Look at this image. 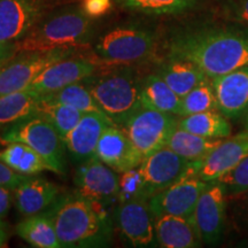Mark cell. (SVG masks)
Instances as JSON below:
<instances>
[{
    "label": "cell",
    "mask_w": 248,
    "mask_h": 248,
    "mask_svg": "<svg viewBox=\"0 0 248 248\" xmlns=\"http://www.w3.org/2000/svg\"><path fill=\"white\" fill-rule=\"evenodd\" d=\"M40 99L67 105V106L76 108L84 114L92 113V111H101L84 79L64 86L54 92L40 95Z\"/></svg>",
    "instance_id": "cell-30"
},
{
    "label": "cell",
    "mask_w": 248,
    "mask_h": 248,
    "mask_svg": "<svg viewBox=\"0 0 248 248\" xmlns=\"http://www.w3.org/2000/svg\"><path fill=\"white\" fill-rule=\"evenodd\" d=\"M36 114L47 121L63 140L84 115V113L74 107L43 99H40Z\"/></svg>",
    "instance_id": "cell-29"
},
{
    "label": "cell",
    "mask_w": 248,
    "mask_h": 248,
    "mask_svg": "<svg viewBox=\"0 0 248 248\" xmlns=\"http://www.w3.org/2000/svg\"><path fill=\"white\" fill-rule=\"evenodd\" d=\"M0 141L6 144L23 142L43 157L47 170L57 173L66 172L64 140L47 121L37 114L1 130Z\"/></svg>",
    "instance_id": "cell-5"
},
{
    "label": "cell",
    "mask_w": 248,
    "mask_h": 248,
    "mask_svg": "<svg viewBox=\"0 0 248 248\" xmlns=\"http://www.w3.org/2000/svg\"><path fill=\"white\" fill-rule=\"evenodd\" d=\"M9 188L0 185V218L7 215L12 207V194Z\"/></svg>",
    "instance_id": "cell-39"
},
{
    "label": "cell",
    "mask_w": 248,
    "mask_h": 248,
    "mask_svg": "<svg viewBox=\"0 0 248 248\" xmlns=\"http://www.w3.org/2000/svg\"><path fill=\"white\" fill-rule=\"evenodd\" d=\"M177 126L186 131L210 139H224L231 136L232 126L229 119L218 110L202 111L182 116L178 120Z\"/></svg>",
    "instance_id": "cell-25"
},
{
    "label": "cell",
    "mask_w": 248,
    "mask_h": 248,
    "mask_svg": "<svg viewBox=\"0 0 248 248\" xmlns=\"http://www.w3.org/2000/svg\"><path fill=\"white\" fill-rule=\"evenodd\" d=\"M221 141L222 139L204 138L177 126L170 135L166 146L184 159L197 162L215 150Z\"/></svg>",
    "instance_id": "cell-27"
},
{
    "label": "cell",
    "mask_w": 248,
    "mask_h": 248,
    "mask_svg": "<svg viewBox=\"0 0 248 248\" xmlns=\"http://www.w3.org/2000/svg\"><path fill=\"white\" fill-rule=\"evenodd\" d=\"M154 45V35L150 30L136 26H122L102 35L94 46V52L107 62L130 63L150 57Z\"/></svg>",
    "instance_id": "cell-6"
},
{
    "label": "cell",
    "mask_w": 248,
    "mask_h": 248,
    "mask_svg": "<svg viewBox=\"0 0 248 248\" xmlns=\"http://www.w3.org/2000/svg\"><path fill=\"white\" fill-rule=\"evenodd\" d=\"M59 192L54 183L27 176L14 190L15 207L26 217L46 213L58 200Z\"/></svg>",
    "instance_id": "cell-20"
},
{
    "label": "cell",
    "mask_w": 248,
    "mask_h": 248,
    "mask_svg": "<svg viewBox=\"0 0 248 248\" xmlns=\"http://www.w3.org/2000/svg\"><path fill=\"white\" fill-rule=\"evenodd\" d=\"M182 98L176 94L159 74L147 76L140 83V106L179 116Z\"/></svg>",
    "instance_id": "cell-22"
},
{
    "label": "cell",
    "mask_w": 248,
    "mask_h": 248,
    "mask_svg": "<svg viewBox=\"0 0 248 248\" xmlns=\"http://www.w3.org/2000/svg\"><path fill=\"white\" fill-rule=\"evenodd\" d=\"M40 16L38 0H0V43L21 40Z\"/></svg>",
    "instance_id": "cell-16"
},
{
    "label": "cell",
    "mask_w": 248,
    "mask_h": 248,
    "mask_svg": "<svg viewBox=\"0 0 248 248\" xmlns=\"http://www.w3.org/2000/svg\"><path fill=\"white\" fill-rule=\"evenodd\" d=\"M76 47L21 52L0 69V95L29 89L37 77L55 62L73 57Z\"/></svg>",
    "instance_id": "cell-8"
},
{
    "label": "cell",
    "mask_w": 248,
    "mask_h": 248,
    "mask_svg": "<svg viewBox=\"0 0 248 248\" xmlns=\"http://www.w3.org/2000/svg\"><path fill=\"white\" fill-rule=\"evenodd\" d=\"M225 191L217 182H210L201 193L191 217L203 244L214 245L221 240L225 219Z\"/></svg>",
    "instance_id": "cell-11"
},
{
    "label": "cell",
    "mask_w": 248,
    "mask_h": 248,
    "mask_svg": "<svg viewBox=\"0 0 248 248\" xmlns=\"http://www.w3.org/2000/svg\"><path fill=\"white\" fill-rule=\"evenodd\" d=\"M224 14L230 20L248 28V0H232L225 6Z\"/></svg>",
    "instance_id": "cell-35"
},
{
    "label": "cell",
    "mask_w": 248,
    "mask_h": 248,
    "mask_svg": "<svg viewBox=\"0 0 248 248\" xmlns=\"http://www.w3.org/2000/svg\"><path fill=\"white\" fill-rule=\"evenodd\" d=\"M98 202L79 193L59 197L46 214L61 247H105L111 240V221Z\"/></svg>",
    "instance_id": "cell-2"
},
{
    "label": "cell",
    "mask_w": 248,
    "mask_h": 248,
    "mask_svg": "<svg viewBox=\"0 0 248 248\" xmlns=\"http://www.w3.org/2000/svg\"><path fill=\"white\" fill-rule=\"evenodd\" d=\"M111 0H82V7L84 13L91 18L100 17L110 11Z\"/></svg>",
    "instance_id": "cell-36"
},
{
    "label": "cell",
    "mask_w": 248,
    "mask_h": 248,
    "mask_svg": "<svg viewBox=\"0 0 248 248\" xmlns=\"http://www.w3.org/2000/svg\"><path fill=\"white\" fill-rule=\"evenodd\" d=\"M93 35L92 18L82 7L71 6L49 14L37 22L27 36L16 42L18 53L78 47Z\"/></svg>",
    "instance_id": "cell-3"
},
{
    "label": "cell",
    "mask_w": 248,
    "mask_h": 248,
    "mask_svg": "<svg viewBox=\"0 0 248 248\" xmlns=\"http://www.w3.org/2000/svg\"><path fill=\"white\" fill-rule=\"evenodd\" d=\"M27 176L21 175L0 159V185L14 191Z\"/></svg>",
    "instance_id": "cell-37"
},
{
    "label": "cell",
    "mask_w": 248,
    "mask_h": 248,
    "mask_svg": "<svg viewBox=\"0 0 248 248\" xmlns=\"http://www.w3.org/2000/svg\"><path fill=\"white\" fill-rule=\"evenodd\" d=\"M18 53L16 42L0 43V69Z\"/></svg>",
    "instance_id": "cell-38"
},
{
    "label": "cell",
    "mask_w": 248,
    "mask_h": 248,
    "mask_svg": "<svg viewBox=\"0 0 248 248\" xmlns=\"http://www.w3.org/2000/svg\"><path fill=\"white\" fill-rule=\"evenodd\" d=\"M192 162L164 146L141 161L140 170L148 199L157 192L169 187L191 170Z\"/></svg>",
    "instance_id": "cell-10"
},
{
    "label": "cell",
    "mask_w": 248,
    "mask_h": 248,
    "mask_svg": "<svg viewBox=\"0 0 248 248\" xmlns=\"http://www.w3.org/2000/svg\"><path fill=\"white\" fill-rule=\"evenodd\" d=\"M209 183L194 175L191 170L169 187L157 192L148 199L154 217L172 215L191 219L200 195Z\"/></svg>",
    "instance_id": "cell-9"
},
{
    "label": "cell",
    "mask_w": 248,
    "mask_h": 248,
    "mask_svg": "<svg viewBox=\"0 0 248 248\" xmlns=\"http://www.w3.org/2000/svg\"><path fill=\"white\" fill-rule=\"evenodd\" d=\"M102 113L121 126L140 107V83L131 71H115L84 79Z\"/></svg>",
    "instance_id": "cell-4"
},
{
    "label": "cell",
    "mask_w": 248,
    "mask_h": 248,
    "mask_svg": "<svg viewBox=\"0 0 248 248\" xmlns=\"http://www.w3.org/2000/svg\"><path fill=\"white\" fill-rule=\"evenodd\" d=\"M224 188L226 195H235L248 192V155L230 171L215 181Z\"/></svg>",
    "instance_id": "cell-34"
},
{
    "label": "cell",
    "mask_w": 248,
    "mask_h": 248,
    "mask_svg": "<svg viewBox=\"0 0 248 248\" xmlns=\"http://www.w3.org/2000/svg\"><path fill=\"white\" fill-rule=\"evenodd\" d=\"M0 159L12 169L24 176H31L47 169L43 157L23 142H9L0 152Z\"/></svg>",
    "instance_id": "cell-28"
},
{
    "label": "cell",
    "mask_w": 248,
    "mask_h": 248,
    "mask_svg": "<svg viewBox=\"0 0 248 248\" xmlns=\"http://www.w3.org/2000/svg\"><path fill=\"white\" fill-rule=\"evenodd\" d=\"M117 200L120 202L132 200H148L146 186H145L144 178L138 167L121 172Z\"/></svg>",
    "instance_id": "cell-33"
},
{
    "label": "cell",
    "mask_w": 248,
    "mask_h": 248,
    "mask_svg": "<svg viewBox=\"0 0 248 248\" xmlns=\"http://www.w3.org/2000/svg\"><path fill=\"white\" fill-rule=\"evenodd\" d=\"M155 235L164 248H194L202 244L191 219L179 216L155 217Z\"/></svg>",
    "instance_id": "cell-21"
},
{
    "label": "cell",
    "mask_w": 248,
    "mask_h": 248,
    "mask_svg": "<svg viewBox=\"0 0 248 248\" xmlns=\"http://www.w3.org/2000/svg\"><path fill=\"white\" fill-rule=\"evenodd\" d=\"M177 122L175 115L140 106L121 128L144 160L166 146L171 132L177 128Z\"/></svg>",
    "instance_id": "cell-7"
},
{
    "label": "cell",
    "mask_w": 248,
    "mask_h": 248,
    "mask_svg": "<svg viewBox=\"0 0 248 248\" xmlns=\"http://www.w3.org/2000/svg\"><path fill=\"white\" fill-rule=\"evenodd\" d=\"M39 101V93L30 88L0 95V131L35 115Z\"/></svg>",
    "instance_id": "cell-23"
},
{
    "label": "cell",
    "mask_w": 248,
    "mask_h": 248,
    "mask_svg": "<svg viewBox=\"0 0 248 248\" xmlns=\"http://www.w3.org/2000/svg\"><path fill=\"white\" fill-rule=\"evenodd\" d=\"M18 237L26 240L32 247L60 248L53 221L46 213L27 216L16 226Z\"/></svg>",
    "instance_id": "cell-26"
},
{
    "label": "cell",
    "mask_w": 248,
    "mask_h": 248,
    "mask_svg": "<svg viewBox=\"0 0 248 248\" xmlns=\"http://www.w3.org/2000/svg\"><path fill=\"white\" fill-rule=\"evenodd\" d=\"M8 237L9 234L7 231V226H6L5 222L2 221V218H0V248L7 246Z\"/></svg>",
    "instance_id": "cell-40"
},
{
    "label": "cell",
    "mask_w": 248,
    "mask_h": 248,
    "mask_svg": "<svg viewBox=\"0 0 248 248\" xmlns=\"http://www.w3.org/2000/svg\"><path fill=\"white\" fill-rule=\"evenodd\" d=\"M97 66L82 58H66L48 66L33 80L30 89L40 95L54 92L64 86L80 82L94 75Z\"/></svg>",
    "instance_id": "cell-18"
},
{
    "label": "cell",
    "mask_w": 248,
    "mask_h": 248,
    "mask_svg": "<svg viewBox=\"0 0 248 248\" xmlns=\"http://www.w3.org/2000/svg\"><path fill=\"white\" fill-rule=\"evenodd\" d=\"M94 156L120 173L136 168L142 161L128 135L116 124L107 126L102 132Z\"/></svg>",
    "instance_id": "cell-15"
},
{
    "label": "cell",
    "mask_w": 248,
    "mask_h": 248,
    "mask_svg": "<svg viewBox=\"0 0 248 248\" xmlns=\"http://www.w3.org/2000/svg\"><path fill=\"white\" fill-rule=\"evenodd\" d=\"M170 58L190 61L208 78L248 64V32L235 28H204L183 32L170 43Z\"/></svg>",
    "instance_id": "cell-1"
},
{
    "label": "cell",
    "mask_w": 248,
    "mask_h": 248,
    "mask_svg": "<svg viewBox=\"0 0 248 248\" xmlns=\"http://www.w3.org/2000/svg\"><path fill=\"white\" fill-rule=\"evenodd\" d=\"M246 128H248V111H247V116H246Z\"/></svg>",
    "instance_id": "cell-41"
},
{
    "label": "cell",
    "mask_w": 248,
    "mask_h": 248,
    "mask_svg": "<svg viewBox=\"0 0 248 248\" xmlns=\"http://www.w3.org/2000/svg\"><path fill=\"white\" fill-rule=\"evenodd\" d=\"M159 75L176 94L183 98L192 89L208 77L199 67L182 59H170L168 63L161 68Z\"/></svg>",
    "instance_id": "cell-24"
},
{
    "label": "cell",
    "mask_w": 248,
    "mask_h": 248,
    "mask_svg": "<svg viewBox=\"0 0 248 248\" xmlns=\"http://www.w3.org/2000/svg\"><path fill=\"white\" fill-rule=\"evenodd\" d=\"M209 110H218V104L212 79L207 78L182 98L179 116H187Z\"/></svg>",
    "instance_id": "cell-31"
},
{
    "label": "cell",
    "mask_w": 248,
    "mask_h": 248,
    "mask_svg": "<svg viewBox=\"0 0 248 248\" xmlns=\"http://www.w3.org/2000/svg\"><path fill=\"white\" fill-rule=\"evenodd\" d=\"M115 223L121 237L130 246H153L156 239L155 217L148 206V200L120 202L115 212Z\"/></svg>",
    "instance_id": "cell-12"
},
{
    "label": "cell",
    "mask_w": 248,
    "mask_h": 248,
    "mask_svg": "<svg viewBox=\"0 0 248 248\" xmlns=\"http://www.w3.org/2000/svg\"><path fill=\"white\" fill-rule=\"evenodd\" d=\"M74 181L80 195L100 204L115 200L119 195L120 176L95 156L79 164Z\"/></svg>",
    "instance_id": "cell-14"
},
{
    "label": "cell",
    "mask_w": 248,
    "mask_h": 248,
    "mask_svg": "<svg viewBox=\"0 0 248 248\" xmlns=\"http://www.w3.org/2000/svg\"><path fill=\"white\" fill-rule=\"evenodd\" d=\"M218 111L237 119L248 109V64L212 79Z\"/></svg>",
    "instance_id": "cell-19"
},
{
    "label": "cell",
    "mask_w": 248,
    "mask_h": 248,
    "mask_svg": "<svg viewBox=\"0 0 248 248\" xmlns=\"http://www.w3.org/2000/svg\"><path fill=\"white\" fill-rule=\"evenodd\" d=\"M247 155L248 128L238 135L222 139L218 146L202 160L192 162V171L204 182H215Z\"/></svg>",
    "instance_id": "cell-13"
},
{
    "label": "cell",
    "mask_w": 248,
    "mask_h": 248,
    "mask_svg": "<svg viewBox=\"0 0 248 248\" xmlns=\"http://www.w3.org/2000/svg\"><path fill=\"white\" fill-rule=\"evenodd\" d=\"M114 124L101 111L85 113L76 126L64 138L67 151L74 162L83 163L94 157L95 148L102 132Z\"/></svg>",
    "instance_id": "cell-17"
},
{
    "label": "cell",
    "mask_w": 248,
    "mask_h": 248,
    "mask_svg": "<svg viewBox=\"0 0 248 248\" xmlns=\"http://www.w3.org/2000/svg\"><path fill=\"white\" fill-rule=\"evenodd\" d=\"M126 7L145 14H177L193 6L198 0H121Z\"/></svg>",
    "instance_id": "cell-32"
}]
</instances>
